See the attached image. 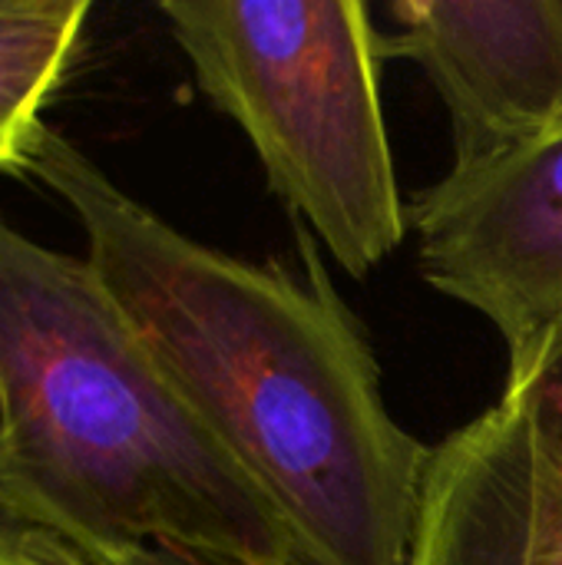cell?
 <instances>
[{"mask_svg": "<svg viewBox=\"0 0 562 565\" xmlns=\"http://www.w3.org/2000/svg\"><path fill=\"white\" fill-rule=\"evenodd\" d=\"M20 172L79 218L89 268L301 565L411 563L434 447L388 414L374 351L305 228L298 281L176 232L50 126Z\"/></svg>", "mask_w": 562, "mask_h": 565, "instance_id": "6da1fadb", "label": "cell"}, {"mask_svg": "<svg viewBox=\"0 0 562 565\" xmlns=\"http://www.w3.org/2000/svg\"><path fill=\"white\" fill-rule=\"evenodd\" d=\"M0 470L113 565H301L86 258L0 215Z\"/></svg>", "mask_w": 562, "mask_h": 565, "instance_id": "7a4b0ae2", "label": "cell"}, {"mask_svg": "<svg viewBox=\"0 0 562 565\" xmlns=\"http://www.w3.org/2000/svg\"><path fill=\"white\" fill-rule=\"evenodd\" d=\"M202 93L252 139L272 192L358 278L407 235L384 109L388 36L361 0L159 3Z\"/></svg>", "mask_w": 562, "mask_h": 565, "instance_id": "3957f363", "label": "cell"}, {"mask_svg": "<svg viewBox=\"0 0 562 565\" xmlns=\"http://www.w3.org/2000/svg\"><path fill=\"white\" fill-rule=\"evenodd\" d=\"M407 218L424 278L480 311L520 371L562 324V126L480 172H447Z\"/></svg>", "mask_w": 562, "mask_h": 565, "instance_id": "277c9868", "label": "cell"}, {"mask_svg": "<svg viewBox=\"0 0 562 565\" xmlns=\"http://www.w3.org/2000/svg\"><path fill=\"white\" fill-rule=\"evenodd\" d=\"M388 56L414 60L454 126L450 175L562 126V0H397Z\"/></svg>", "mask_w": 562, "mask_h": 565, "instance_id": "5b68a950", "label": "cell"}, {"mask_svg": "<svg viewBox=\"0 0 562 565\" xmlns=\"http://www.w3.org/2000/svg\"><path fill=\"white\" fill-rule=\"evenodd\" d=\"M407 565H562V450L523 394L434 447Z\"/></svg>", "mask_w": 562, "mask_h": 565, "instance_id": "8992f818", "label": "cell"}, {"mask_svg": "<svg viewBox=\"0 0 562 565\" xmlns=\"http://www.w3.org/2000/svg\"><path fill=\"white\" fill-rule=\"evenodd\" d=\"M89 0H0V169L17 172L43 129V106L60 86Z\"/></svg>", "mask_w": 562, "mask_h": 565, "instance_id": "52a82bcc", "label": "cell"}, {"mask_svg": "<svg viewBox=\"0 0 562 565\" xmlns=\"http://www.w3.org/2000/svg\"><path fill=\"white\" fill-rule=\"evenodd\" d=\"M0 565H113L0 470Z\"/></svg>", "mask_w": 562, "mask_h": 565, "instance_id": "ba28073f", "label": "cell"}, {"mask_svg": "<svg viewBox=\"0 0 562 565\" xmlns=\"http://www.w3.org/2000/svg\"><path fill=\"white\" fill-rule=\"evenodd\" d=\"M507 391L523 394L533 404L562 450V324L520 371L507 374Z\"/></svg>", "mask_w": 562, "mask_h": 565, "instance_id": "9c48e42d", "label": "cell"}]
</instances>
